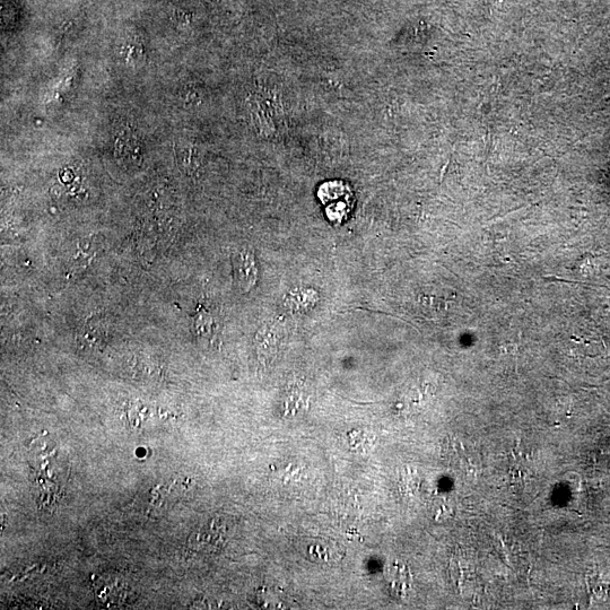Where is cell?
I'll return each instance as SVG.
<instances>
[{
  "label": "cell",
  "instance_id": "obj_1",
  "mask_svg": "<svg viewBox=\"0 0 610 610\" xmlns=\"http://www.w3.org/2000/svg\"><path fill=\"white\" fill-rule=\"evenodd\" d=\"M385 578L391 594L396 598H405L412 588V574L405 565L398 562L388 566Z\"/></svg>",
  "mask_w": 610,
  "mask_h": 610
},
{
  "label": "cell",
  "instance_id": "obj_2",
  "mask_svg": "<svg viewBox=\"0 0 610 610\" xmlns=\"http://www.w3.org/2000/svg\"><path fill=\"white\" fill-rule=\"evenodd\" d=\"M237 280L242 289L249 291L257 282V267L254 255L249 250H241L234 259Z\"/></svg>",
  "mask_w": 610,
  "mask_h": 610
}]
</instances>
